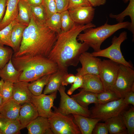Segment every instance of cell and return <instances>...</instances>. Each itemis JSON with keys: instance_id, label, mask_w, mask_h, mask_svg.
Segmentation results:
<instances>
[{"instance_id": "obj_31", "label": "cell", "mask_w": 134, "mask_h": 134, "mask_svg": "<svg viewBox=\"0 0 134 134\" xmlns=\"http://www.w3.org/2000/svg\"><path fill=\"white\" fill-rule=\"evenodd\" d=\"M98 103L102 104L118 100L121 97L118 94L109 89L97 94Z\"/></svg>"}, {"instance_id": "obj_23", "label": "cell", "mask_w": 134, "mask_h": 134, "mask_svg": "<svg viewBox=\"0 0 134 134\" xmlns=\"http://www.w3.org/2000/svg\"><path fill=\"white\" fill-rule=\"evenodd\" d=\"M125 3L129 1L128 5L126 8L122 12L117 14L111 13L109 15L110 17L115 19L118 22H123L125 18L129 16L131 22L128 29L131 31L134 35V0H123Z\"/></svg>"}, {"instance_id": "obj_16", "label": "cell", "mask_w": 134, "mask_h": 134, "mask_svg": "<svg viewBox=\"0 0 134 134\" xmlns=\"http://www.w3.org/2000/svg\"><path fill=\"white\" fill-rule=\"evenodd\" d=\"M38 116L36 109L32 103L29 102L24 103L21 106L18 119L22 129L26 127Z\"/></svg>"}, {"instance_id": "obj_49", "label": "cell", "mask_w": 134, "mask_h": 134, "mask_svg": "<svg viewBox=\"0 0 134 134\" xmlns=\"http://www.w3.org/2000/svg\"><path fill=\"white\" fill-rule=\"evenodd\" d=\"M2 103V97L0 94V108Z\"/></svg>"}, {"instance_id": "obj_50", "label": "cell", "mask_w": 134, "mask_h": 134, "mask_svg": "<svg viewBox=\"0 0 134 134\" xmlns=\"http://www.w3.org/2000/svg\"></svg>"}, {"instance_id": "obj_38", "label": "cell", "mask_w": 134, "mask_h": 134, "mask_svg": "<svg viewBox=\"0 0 134 134\" xmlns=\"http://www.w3.org/2000/svg\"><path fill=\"white\" fill-rule=\"evenodd\" d=\"M27 26L25 24L18 22L15 25L16 34L19 49L20 47L24 30Z\"/></svg>"}, {"instance_id": "obj_5", "label": "cell", "mask_w": 134, "mask_h": 134, "mask_svg": "<svg viewBox=\"0 0 134 134\" xmlns=\"http://www.w3.org/2000/svg\"><path fill=\"white\" fill-rule=\"evenodd\" d=\"M127 39V33L123 31L118 37L114 36L109 46L98 52L94 51L91 54L95 57L106 58L120 64L132 68V65L124 57L121 50V44Z\"/></svg>"}, {"instance_id": "obj_7", "label": "cell", "mask_w": 134, "mask_h": 134, "mask_svg": "<svg viewBox=\"0 0 134 134\" xmlns=\"http://www.w3.org/2000/svg\"><path fill=\"white\" fill-rule=\"evenodd\" d=\"M56 110L55 112L48 118L53 134H81L74 121L73 117L63 115Z\"/></svg>"}, {"instance_id": "obj_2", "label": "cell", "mask_w": 134, "mask_h": 134, "mask_svg": "<svg viewBox=\"0 0 134 134\" xmlns=\"http://www.w3.org/2000/svg\"><path fill=\"white\" fill-rule=\"evenodd\" d=\"M58 37V34L45 24L38 21L32 15L25 28L18 51L12 56L24 55L47 58Z\"/></svg>"}, {"instance_id": "obj_46", "label": "cell", "mask_w": 134, "mask_h": 134, "mask_svg": "<svg viewBox=\"0 0 134 134\" xmlns=\"http://www.w3.org/2000/svg\"><path fill=\"white\" fill-rule=\"evenodd\" d=\"M93 7L100 6L105 4L106 0H86Z\"/></svg>"}, {"instance_id": "obj_34", "label": "cell", "mask_w": 134, "mask_h": 134, "mask_svg": "<svg viewBox=\"0 0 134 134\" xmlns=\"http://www.w3.org/2000/svg\"><path fill=\"white\" fill-rule=\"evenodd\" d=\"M60 13L61 17V33H63L70 30L76 24L70 17L68 10Z\"/></svg>"}, {"instance_id": "obj_48", "label": "cell", "mask_w": 134, "mask_h": 134, "mask_svg": "<svg viewBox=\"0 0 134 134\" xmlns=\"http://www.w3.org/2000/svg\"><path fill=\"white\" fill-rule=\"evenodd\" d=\"M4 82V81L2 79H1V80H0V93Z\"/></svg>"}, {"instance_id": "obj_4", "label": "cell", "mask_w": 134, "mask_h": 134, "mask_svg": "<svg viewBox=\"0 0 134 134\" xmlns=\"http://www.w3.org/2000/svg\"><path fill=\"white\" fill-rule=\"evenodd\" d=\"M130 24V22L126 21L111 25L106 22L97 28L86 29L83 31V33L79 34L77 39L92 48L94 52H98L101 50V44L106 39L120 29H128Z\"/></svg>"}, {"instance_id": "obj_42", "label": "cell", "mask_w": 134, "mask_h": 134, "mask_svg": "<svg viewBox=\"0 0 134 134\" xmlns=\"http://www.w3.org/2000/svg\"><path fill=\"white\" fill-rule=\"evenodd\" d=\"M57 12L61 13L67 10L69 0H54Z\"/></svg>"}, {"instance_id": "obj_39", "label": "cell", "mask_w": 134, "mask_h": 134, "mask_svg": "<svg viewBox=\"0 0 134 134\" xmlns=\"http://www.w3.org/2000/svg\"><path fill=\"white\" fill-rule=\"evenodd\" d=\"M75 76L76 77L74 82L67 91V93L68 95H71L74 91L79 88H81L82 85V76L77 75Z\"/></svg>"}, {"instance_id": "obj_36", "label": "cell", "mask_w": 134, "mask_h": 134, "mask_svg": "<svg viewBox=\"0 0 134 134\" xmlns=\"http://www.w3.org/2000/svg\"><path fill=\"white\" fill-rule=\"evenodd\" d=\"M13 53V51L10 48L0 46V69L8 63Z\"/></svg>"}, {"instance_id": "obj_24", "label": "cell", "mask_w": 134, "mask_h": 134, "mask_svg": "<svg viewBox=\"0 0 134 134\" xmlns=\"http://www.w3.org/2000/svg\"><path fill=\"white\" fill-rule=\"evenodd\" d=\"M71 97L81 106L87 109L90 104L99 103L97 94L82 89L79 93L71 96Z\"/></svg>"}, {"instance_id": "obj_29", "label": "cell", "mask_w": 134, "mask_h": 134, "mask_svg": "<svg viewBox=\"0 0 134 134\" xmlns=\"http://www.w3.org/2000/svg\"><path fill=\"white\" fill-rule=\"evenodd\" d=\"M51 74L45 75L31 83H29L28 88L33 95L38 96L42 94L43 88L48 83Z\"/></svg>"}, {"instance_id": "obj_35", "label": "cell", "mask_w": 134, "mask_h": 134, "mask_svg": "<svg viewBox=\"0 0 134 134\" xmlns=\"http://www.w3.org/2000/svg\"><path fill=\"white\" fill-rule=\"evenodd\" d=\"M13 83L10 81H4L0 93L2 99V103L12 98Z\"/></svg>"}, {"instance_id": "obj_18", "label": "cell", "mask_w": 134, "mask_h": 134, "mask_svg": "<svg viewBox=\"0 0 134 134\" xmlns=\"http://www.w3.org/2000/svg\"><path fill=\"white\" fill-rule=\"evenodd\" d=\"M74 122L82 134H92L96 124L101 121L100 119L88 117L76 114H73Z\"/></svg>"}, {"instance_id": "obj_27", "label": "cell", "mask_w": 134, "mask_h": 134, "mask_svg": "<svg viewBox=\"0 0 134 134\" xmlns=\"http://www.w3.org/2000/svg\"><path fill=\"white\" fill-rule=\"evenodd\" d=\"M18 7V12L16 19L18 23L27 26L33 15L30 5L25 0H19Z\"/></svg>"}, {"instance_id": "obj_1", "label": "cell", "mask_w": 134, "mask_h": 134, "mask_svg": "<svg viewBox=\"0 0 134 134\" xmlns=\"http://www.w3.org/2000/svg\"><path fill=\"white\" fill-rule=\"evenodd\" d=\"M95 27L92 23L84 25L76 24L69 30L58 34L47 58L57 65L59 70L68 72L69 67L77 66L80 55L89 47L84 42H79L77 37L86 29Z\"/></svg>"}, {"instance_id": "obj_44", "label": "cell", "mask_w": 134, "mask_h": 134, "mask_svg": "<svg viewBox=\"0 0 134 134\" xmlns=\"http://www.w3.org/2000/svg\"><path fill=\"white\" fill-rule=\"evenodd\" d=\"M76 76L74 74L68 73L64 76L61 85L63 86H67L68 85L72 84L74 82Z\"/></svg>"}, {"instance_id": "obj_41", "label": "cell", "mask_w": 134, "mask_h": 134, "mask_svg": "<svg viewBox=\"0 0 134 134\" xmlns=\"http://www.w3.org/2000/svg\"><path fill=\"white\" fill-rule=\"evenodd\" d=\"M109 132L106 124L104 123H97L92 131L93 134H108Z\"/></svg>"}, {"instance_id": "obj_25", "label": "cell", "mask_w": 134, "mask_h": 134, "mask_svg": "<svg viewBox=\"0 0 134 134\" xmlns=\"http://www.w3.org/2000/svg\"><path fill=\"white\" fill-rule=\"evenodd\" d=\"M68 72L58 70L56 72L51 74L49 81L46 85L43 91L45 94H51L58 91L61 85L63 78Z\"/></svg>"}, {"instance_id": "obj_43", "label": "cell", "mask_w": 134, "mask_h": 134, "mask_svg": "<svg viewBox=\"0 0 134 134\" xmlns=\"http://www.w3.org/2000/svg\"><path fill=\"white\" fill-rule=\"evenodd\" d=\"M122 98L125 104L134 106V92L131 90L128 91L124 94Z\"/></svg>"}, {"instance_id": "obj_40", "label": "cell", "mask_w": 134, "mask_h": 134, "mask_svg": "<svg viewBox=\"0 0 134 134\" xmlns=\"http://www.w3.org/2000/svg\"><path fill=\"white\" fill-rule=\"evenodd\" d=\"M90 6L91 5L86 0H69L67 10L82 6Z\"/></svg>"}, {"instance_id": "obj_10", "label": "cell", "mask_w": 134, "mask_h": 134, "mask_svg": "<svg viewBox=\"0 0 134 134\" xmlns=\"http://www.w3.org/2000/svg\"><path fill=\"white\" fill-rule=\"evenodd\" d=\"M120 64L109 59L101 60L99 76L102 82L104 91L110 89L116 81Z\"/></svg>"}, {"instance_id": "obj_37", "label": "cell", "mask_w": 134, "mask_h": 134, "mask_svg": "<svg viewBox=\"0 0 134 134\" xmlns=\"http://www.w3.org/2000/svg\"><path fill=\"white\" fill-rule=\"evenodd\" d=\"M42 4L45 8L48 18L57 12L54 0H42Z\"/></svg>"}, {"instance_id": "obj_32", "label": "cell", "mask_w": 134, "mask_h": 134, "mask_svg": "<svg viewBox=\"0 0 134 134\" xmlns=\"http://www.w3.org/2000/svg\"><path fill=\"white\" fill-rule=\"evenodd\" d=\"M46 25L58 34L61 32V17L60 13L56 12L51 16L47 20Z\"/></svg>"}, {"instance_id": "obj_11", "label": "cell", "mask_w": 134, "mask_h": 134, "mask_svg": "<svg viewBox=\"0 0 134 134\" xmlns=\"http://www.w3.org/2000/svg\"><path fill=\"white\" fill-rule=\"evenodd\" d=\"M58 91L48 95L44 94L38 96L33 95L31 102L35 107L38 115L48 118L53 114L51 108L56 98Z\"/></svg>"}, {"instance_id": "obj_3", "label": "cell", "mask_w": 134, "mask_h": 134, "mask_svg": "<svg viewBox=\"0 0 134 134\" xmlns=\"http://www.w3.org/2000/svg\"><path fill=\"white\" fill-rule=\"evenodd\" d=\"M11 60L15 68L22 71L19 81L32 82L58 70L57 65L47 58L24 55L17 57L12 56Z\"/></svg>"}, {"instance_id": "obj_8", "label": "cell", "mask_w": 134, "mask_h": 134, "mask_svg": "<svg viewBox=\"0 0 134 134\" xmlns=\"http://www.w3.org/2000/svg\"><path fill=\"white\" fill-rule=\"evenodd\" d=\"M66 88L62 85L58 90L61 96L59 107L56 110L63 115H67L70 114H76L90 117V110L85 108L78 103L65 92Z\"/></svg>"}, {"instance_id": "obj_33", "label": "cell", "mask_w": 134, "mask_h": 134, "mask_svg": "<svg viewBox=\"0 0 134 134\" xmlns=\"http://www.w3.org/2000/svg\"><path fill=\"white\" fill-rule=\"evenodd\" d=\"M30 5L32 15L34 17L39 23L45 24L48 17L45 8L42 5Z\"/></svg>"}, {"instance_id": "obj_22", "label": "cell", "mask_w": 134, "mask_h": 134, "mask_svg": "<svg viewBox=\"0 0 134 134\" xmlns=\"http://www.w3.org/2000/svg\"><path fill=\"white\" fill-rule=\"evenodd\" d=\"M104 121L110 134H128L127 128L121 114L109 118Z\"/></svg>"}, {"instance_id": "obj_30", "label": "cell", "mask_w": 134, "mask_h": 134, "mask_svg": "<svg viewBox=\"0 0 134 134\" xmlns=\"http://www.w3.org/2000/svg\"><path fill=\"white\" fill-rule=\"evenodd\" d=\"M127 129L128 134H134V108L127 110L125 109L121 113Z\"/></svg>"}, {"instance_id": "obj_19", "label": "cell", "mask_w": 134, "mask_h": 134, "mask_svg": "<svg viewBox=\"0 0 134 134\" xmlns=\"http://www.w3.org/2000/svg\"><path fill=\"white\" fill-rule=\"evenodd\" d=\"M21 105L12 99L2 103L0 114L7 118L18 120Z\"/></svg>"}, {"instance_id": "obj_21", "label": "cell", "mask_w": 134, "mask_h": 134, "mask_svg": "<svg viewBox=\"0 0 134 134\" xmlns=\"http://www.w3.org/2000/svg\"><path fill=\"white\" fill-rule=\"evenodd\" d=\"M22 129L19 120L6 118L0 114V134H18Z\"/></svg>"}, {"instance_id": "obj_47", "label": "cell", "mask_w": 134, "mask_h": 134, "mask_svg": "<svg viewBox=\"0 0 134 134\" xmlns=\"http://www.w3.org/2000/svg\"><path fill=\"white\" fill-rule=\"evenodd\" d=\"M25 0L31 5H37L42 4V0Z\"/></svg>"}, {"instance_id": "obj_13", "label": "cell", "mask_w": 134, "mask_h": 134, "mask_svg": "<svg viewBox=\"0 0 134 134\" xmlns=\"http://www.w3.org/2000/svg\"><path fill=\"white\" fill-rule=\"evenodd\" d=\"M95 8L90 6H82L68 10L71 18L76 24L84 25L92 23Z\"/></svg>"}, {"instance_id": "obj_28", "label": "cell", "mask_w": 134, "mask_h": 134, "mask_svg": "<svg viewBox=\"0 0 134 134\" xmlns=\"http://www.w3.org/2000/svg\"><path fill=\"white\" fill-rule=\"evenodd\" d=\"M18 21L15 19L9 25L0 31V46L6 45L11 47L13 50L14 46L11 39L13 28Z\"/></svg>"}, {"instance_id": "obj_17", "label": "cell", "mask_w": 134, "mask_h": 134, "mask_svg": "<svg viewBox=\"0 0 134 134\" xmlns=\"http://www.w3.org/2000/svg\"><path fill=\"white\" fill-rule=\"evenodd\" d=\"M81 88L87 91L97 94L104 91L102 82L98 75L87 74L82 76Z\"/></svg>"}, {"instance_id": "obj_14", "label": "cell", "mask_w": 134, "mask_h": 134, "mask_svg": "<svg viewBox=\"0 0 134 134\" xmlns=\"http://www.w3.org/2000/svg\"><path fill=\"white\" fill-rule=\"evenodd\" d=\"M28 83L19 81L13 83L12 99L20 104L31 102L33 95L28 88Z\"/></svg>"}, {"instance_id": "obj_26", "label": "cell", "mask_w": 134, "mask_h": 134, "mask_svg": "<svg viewBox=\"0 0 134 134\" xmlns=\"http://www.w3.org/2000/svg\"><path fill=\"white\" fill-rule=\"evenodd\" d=\"M22 71H18L13 65L10 59L2 68L0 69V77L4 81H8L15 83L18 81Z\"/></svg>"}, {"instance_id": "obj_20", "label": "cell", "mask_w": 134, "mask_h": 134, "mask_svg": "<svg viewBox=\"0 0 134 134\" xmlns=\"http://www.w3.org/2000/svg\"><path fill=\"white\" fill-rule=\"evenodd\" d=\"M19 0H6V9L4 17L0 23V31L15 19L18 12Z\"/></svg>"}, {"instance_id": "obj_6", "label": "cell", "mask_w": 134, "mask_h": 134, "mask_svg": "<svg viewBox=\"0 0 134 134\" xmlns=\"http://www.w3.org/2000/svg\"><path fill=\"white\" fill-rule=\"evenodd\" d=\"M128 105L125 103L122 97L118 100L104 104H95L90 110V118L100 119L105 121L121 114Z\"/></svg>"}, {"instance_id": "obj_45", "label": "cell", "mask_w": 134, "mask_h": 134, "mask_svg": "<svg viewBox=\"0 0 134 134\" xmlns=\"http://www.w3.org/2000/svg\"><path fill=\"white\" fill-rule=\"evenodd\" d=\"M6 0H0V23L2 20L5 13Z\"/></svg>"}, {"instance_id": "obj_15", "label": "cell", "mask_w": 134, "mask_h": 134, "mask_svg": "<svg viewBox=\"0 0 134 134\" xmlns=\"http://www.w3.org/2000/svg\"><path fill=\"white\" fill-rule=\"evenodd\" d=\"M29 134H53L48 118L38 116L26 127Z\"/></svg>"}, {"instance_id": "obj_12", "label": "cell", "mask_w": 134, "mask_h": 134, "mask_svg": "<svg viewBox=\"0 0 134 134\" xmlns=\"http://www.w3.org/2000/svg\"><path fill=\"white\" fill-rule=\"evenodd\" d=\"M100 59L95 57L91 53L85 52L81 54L79 62L82 67L76 69V74L83 76L87 74H93L99 75Z\"/></svg>"}, {"instance_id": "obj_9", "label": "cell", "mask_w": 134, "mask_h": 134, "mask_svg": "<svg viewBox=\"0 0 134 134\" xmlns=\"http://www.w3.org/2000/svg\"><path fill=\"white\" fill-rule=\"evenodd\" d=\"M134 83V70L132 68L120 64L115 82L111 89L122 97L126 92L131 90Z\"/></svg>"}]
</instances>
